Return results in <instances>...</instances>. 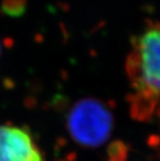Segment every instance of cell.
Instances as JSON below:
<instances>
[{"label":"cell","mask_w":160,"mask_h":161,"mask_svg":"<svg viewBox=\"0 0 160 161\" xmlns=\"http://www.w3.org/2000/svg\"><path fill=\"white\" fill-rule=\"evenodd\" d=\"M126 72L132 112L136 119H151L160 112V21L148 24L132 40Z\"/></svg>","instance_id":"cell-1"},{"label":"cell","mask_w":160,"mask_h":161,"mask_svg":"<svg viewBox=\"0 0 160 161\" xmlns=\"http://www.w3.org/2000/svg\"><path fill=\"white\" fill-rule=\"evenodd\" d=\"M111 114L105 106L94 99L78 102L68 116V129L78 143L98 147L108 139L111 132Z\"/></svg>","instance_id":"cell-2"},{"label":"cell","mask_w":160,"mask_h":161,"mask_svg":"<svg viewBox=\"0 0 160 161\" xmlns=\"http://www.w3.org/2000/svg\"><path fill=\"white\" fill-rule=\"evenodd\" d=\"M0 161H44V156L26 129L0 125Z\"/></svg>","instance_id":"cell-3"},{"label":"cell","mask_w":160,"mask_h":161,"mask_svg":"<svg viewBox=\"0 0 160 161\" xmlns=\"http://www.w3.org/2000/svg\"><path fill=\"white\" fill-rule=\"evenodd\" d=\"M1 50H2V46H1V43H0V55H1Z\"/></svg>","instance_id":"cell-5"},{"label":"cell","mask_w":160,"mask_h":161,"mask_svg":"<svg viewBox=\"0 0 160 161\" xmlns=\"http://www.w3.org/2000/svg\"><path fill=\"white\" fill-rule=\"evenodd\" d=\"M1 9L5 15L13 18H19L26 12L27 0H2Z\"/></svg>","instance_id":"cell-4"}]
</instances>
